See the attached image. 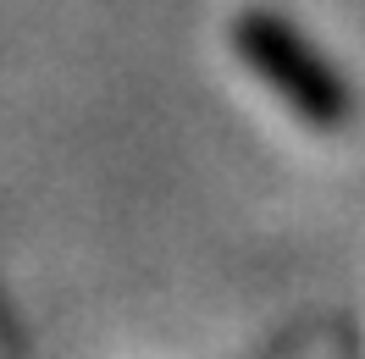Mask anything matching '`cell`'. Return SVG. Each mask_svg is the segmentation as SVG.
Here are the masks:
<instances>
[{
  "label": "cell",
  "instance_id": "1",
  "mask_svg": "<svg viewBox=\"0 0 365 359\" xmlns=\"http://www.w3.org/2000/svg\"><path fill=\"white\" fill-rule=\"evenodd\" d=\"M232 45L244 56V67H250L304 128L338 133V128L354 122V89L343 83L338 67L316 50V39L299 33L282 11H272V6H244L238 23H232Z\"/></svg>",
  "mask_w": 365,
  "mask_h": 359
}]
</instances>
